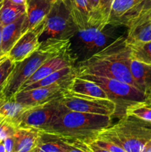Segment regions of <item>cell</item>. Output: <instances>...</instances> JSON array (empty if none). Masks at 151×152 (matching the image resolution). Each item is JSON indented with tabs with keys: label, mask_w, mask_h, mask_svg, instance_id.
Masks as SVG:
<instances>
[{
	"label": "cell",
	"mask_w": 151,
	"mask_h": 152,
	"mask_svg": "<svg viewBox=\"0 0 151 152\" xmlns=\"http://www.w3.org/2000/svg\"><path fill=\"white\" fill-rule=\"evenodd\" d=\"M121 27L108 24L102 29L94 27L78 29L70 39L71 49L78 62L89 59L123 35Z\"/></svg>",
	"instance_id": "cell-5"
},
{
	"label": "cell",
	"mask_w": 151,
	"mask_h": 152,
	"mask_svg": "<svg viewBox=\"0 0 151 152\" xmlns=\"http://www.w3.org/2000/svg\"><path fill=\"white\" fill-rule=\"evenodd\" d=\"M78 29L90 27L91 8L87 0H64Z\"/></svg>",
	"instance_id": "cell-18"
},
{
	"label": "cell",
	"mask_w": 151,
	"mask_h": 152,
	"mask_svg": "<svg viewBox=\"0 0 151 152\" xmlns=\"http://www.w3.org/2000/svg\"><path fill=\"white\" fill-rule=\"evenodd\" d=\"M15 65L16 63L12 62L8 56L0 64V94L2 91L9 76L14 68Z\"/></svg>",
	"instance_id": "cell-27"
},
{
	"label": "cell",
	"mask_w": 151,
	"mask_h": 152,
	"mask_svg": "<svg viewBox=\"0 0 151 152\" xmlns=\"http://www.w3.org/2000/svg\"><path fill=\"white\" fill-rule=\"evenodd\" d=\"M148 41H151V10L127 28L126 34V42L128 45Z\"/></svg>",
	"instance_id": "cell-15"
},
{
	"label": "cell",
	"mask_w": 151,
	"mask_h": 152,
	"mask_svg": "<svg viewBox=\"0 0 151 152\" xmlns=\"http://www.w3.org/2000/svg\"><path fill=\"white\" fill-rule=\"evenodd\" d=\"M0 152H6L3 141H0Z\"/></svg>",
	"instance_id": "cell-37"
},
{
	"label": "cell",
	"mask_w": 151,
	"mask_h": 152,
	"mask_svg": "<svg viewBox=\"0 0 151 152\" xmlns=\"http://www.w3.org/2000/svg\"><path fill=\"white\" fill-rule=\"evenodd\" d=\"M78 77L94 82L101 86L107 95L108 99L113 101L116 105L115 116L118 118L125 114V110L129 105L146 100V94L143 91L124 82L90 74L78 75Z\"/></svg>",
	"instance_id": "cell-6"
},
{
	"label": "cell",
	"mask_w": 151,
	"mask_h": 152,
	"mask_svg": "<svg viewBox=\"0 0 151 152\" xmlns=\"http://www.w3.org/2000/svg\"><path fill=\"white\" fill-rule=\"evenodd\" d=\"M6 152H13L14 149V139L13 137H8L3 140Z\"/></svg>",
	"instance_id": "cell-32"
},
{
	"label": "cell",
	"mask_w": 151,
	"mask_h": 152,
	"mask_svg": "<svg viewBox=\"0 0 151 152\" xmlns=\"http://www.w3.org/2000/svg\"><path fill=\"white\" fill-rule=\"evenodd\" d=\"M60 102L69 111L112 117L116 112V105L110 99L70 93L68 91L60 99Z\"/></svg>",
	"instance_id": "cell-9"
},
{
	"label": "cell",
	"mask_w": 151,
	"mask_h": 152,
	"mask_svg": "<svg viewBox=\"0 0 151 152\" xmlns=\"http://www.w3.org/2000/svg\"><path fill=\"white\" fill-rule=\"evenodd\" d=\"M71 81L61 84H53L46 87L22 90L12 99L27 107L42 105L65 96Z\"/></svg>",
	"instance_id": "cell-11"
},
{
	"label": "cell",
	"mask_w": 151,
	"mask_h": 152,
	"mask_svg": "<svg viewBox=\"0 0 151 152\" xmlns=\"http://www.w3.org/2000/svg\"><path fill=\"white\" fill-rule=\"evenodd\" d=\"M131 59L126 35H121L89 59L77 62V76L90 74L107 77L136 87L130 71Z\"/></svg>",
	"instance_id": "cell-1"
},
{
	"label": "cell",
	"mask_w": 151,
	"mask_h": 152,
	"mask_svg": "<svg viewBox=\"0 0 151 152\" xmlns=\"http://www.w3.org/2000/svg\"><path fill=\"white\" fill-rule=\"evenodd\" d=\"M78 62L76 56L73 52L71 49V45L70 47L65 49L61 54L52 58L50 60L46 62L45 63L43 64L25 83L20 90L25 88L30 85L33 84L34 83L39 81L42 80L44 77L50 75L56 71H59L64 68H66L68 66H73Z\"/></svg>",
	"instance_id": "cell-13"
},
{
	"label": "cell",
	"mask_w": 151,
	"mask_h": 152,
	"mask_svg": "<svg viewBox=\"0 0 151 152\" xmlns=\"http://www.w3.org/2000/svg\"><path fill=\"white\" fill-rule=\"evenodd\" d=\"M93 142H95L96 145H99L101 148H104V149L107 150V151L110 152H126L121 147H119L118 145H115V144L111 142H108V141L102 140L99 139L95 140Z\"/></svg>",
	"instance_id": "cell-29"
},
{
	"label": "cell",
	"mask_w": 151,
	"mask_h": 152,
	"mask_svg": "<svg viewBox=\"0 0 151 152\" xmlns=\"http://www.w3.org/2000/svg\"><path fill=\"white\" fill-rule=\"evenodd\" d=\"M16 129L17 128L13 123L4 119L0 123V141H3L5 138L13 136Z\"/></svg>",
	"instance_id": "cell-28"
},
{
	"label": "cell",
	"mask_w": 151,
	"mask_h": 152,
	"mask_svg": "<svg viewBox=\"0 0 151 152\" xmlns=\"http://www.w3.org/2000/svg\"><path fill=\"white\" fill-rule=\"evenodd\" d=\"M26 19V13L12 23L2 28L1 31V51L7 54L19 39L24 34L23 28Z\"/></svg>",
	"instance_id": "cell-16"
},
{
	"label": "cell",
	"mask_w": 151,
	"mask_h": 152,
	"mask_svg": "<svg viewBox=\"0 0 151 152\" xmlns=\"http://www.w3.org/2000/svg\"><path fill=\"white\" fill-rule=\"evenodd\" d=\"M14 3L19 4H25V0H11Z\"/></svg>",
	"instance_id": "cell-38"
},
{
	"label": "cell",
	"mask_w": 151,
	"mask_h": 152,
	"mask_svg": "<svg viewBox=\"0 0 151 152\" xmlns=\"http://www.w3.org/2000/svg\"><path fill=\"white\" fill-rule=\"evenodd\" d=\"M31 152H33V151H31Z\"/></svg>",
	"instance_id": "cell-41"
},
{
	"label": "cell",
	"mask_w": 151,
	"mask_h": 152,
	"mask_svg": "<svg viewBox=\"0 0 151 152\" xmlns=\"http://www.w3.org/2000/svg\"><path fill=\"white\" fill-rule=\"evenodd\" d=\"M145 102L151 106V92L146 94V100H145Z\"/></svg>",
	"instance_id": "cell-35"
},
{
	"label": "cell",
	"mask_w": 151,
	"mask_h": 152,
	"mask_svg": "<svg viewBox=\"0 0 151 152\" xmlns=\"http://www.w3.org/2000/svg\"><path fill=\"white\" fill-rule=\"evenodd\" d=\"M2 28L3 27L1 26V25H0V56H3V55H4V53H2V51H1V31H2Z\"/></svg>",
	"instance_id": "cell-36"
},
{
	"label": "cell",
	"mask_w": 151,
	"mask_h": 152,
	"mask_svg": "<svg viewBox=\"0 0 151 152\" xmlns=\"http://www.w3.org/2000/svg\"><path fill=\"white\" fill-rule=\"evenodd\" d=\"M128 45L132 59L151 65V41L133 43Z\"/></svg>",
	"instance_id": "cell-24"
},
{
	"label": "cell",
	"mask_w": 151,
	"mask_h": 152,
	"mask_svg": "<svg viewBox=\"0 0 151 152\" xmlns=\"http://www.w3.org/2000/svg\"><path fill=\"white\" fill-rule=\"evenodd\" d=\"M68 152H88L87 151H85V150H83L81 149V148H78V147H76L74 146V145H73L72 148H71V149Z\"/></svg>",
	"instance_id": "cell-34"
},
{
	"label": "cell",
	"mask_w": 151,
	"mask_h": 152,
	"mask_svg": "<svg viewBox=\"0 0 151 152\" xmlns=\"http://www.w3.org/2000/svg\"><path fill=\"white\" fill-rule=\"evenodd\" d=\"M96 139L113 142L126 152H141L151 140V122L124 114L116 123L102 131Z\"/></svg>",
	"instance_id": "cell-4"
},
{
	"label": "cell",
	"mask_w": 151,
	"mask_h": 152,
	"mask_svg": "<svg viewBox=\"0 0 151 152\" xmlns=\"http://www.w3.org/2000/svg\"><path fill=\"white\" fill-rule=\"evenodd\" d=\"M71 145H74L76 147H78L79 148H81L83 150H85V151L88 152H110L99 147V145H97L93 142L87 144L83 143V142H76V143H73Z\"/></svg>",
	"instance_id": "cell-30"
},
{
	"label": "cell",
	"mask_w": 151,
	"mask_h": 152,
	"mask_svg": "<svg viewBox=\"0 0 151 152\" xmlns=\"http://www.w3.org/2000/svg\"><path fill=\"white\" fill-rule=\"evenodd\" d=\"M7 57V54H4L3 55V56H0V64H1V62H2Z\"/></svg>",
	"instance_id": "cell-39"
},
{
	"label": "cell",
	"mask_w": 151,
	"mask_h": 152,
	"mask_svg": "<svg viewBox=\"0 0 151 152\" xmlns=\"http://www.w3.org/2000/svg\"><path fill=\"white\" fill-rule=\"evenodd\" d=\"M112 116L69 111L67 108L41 132L55 135L68 143H90L102 131L112 126Z\"/></svg>",
	"instance_id": "cell-2"
},
{
	"label": "cell",
	"mask_w": 151,
	"mask_h": 152,
	"mask_svg": "<svg viewBox=\"0 0 151 152\" xmlns=\"http://www.w3.org/2000/svg\"><path fill=\"white\" fill-rule=\"evenodd\" d=\"M73 145L55 135L41 132L33 152H68Z\"/></svg>",
	"instance_id": "cell-22"
},
{
	"label": "cell",
	"mask_w": 151,
	"mask_h": 152,
	"mask_svg": "<svg viewBox=\"0 0 151 152\" xmlns=\"http://www.w3.org/2000/svg\"><path fill=\"white\" fill-rule=\"evenodd\" d=\"M141 152H151V140L148 141L142 148Z\"/></svg>",
	"instance_id": "cell-33"
},
{
	"label": "cell",
	"mask_w": 151,
	"mask_h": 152,
	"mask_svg": "<svg viewBox=\"0 0 151 152\" xmlns=\"http://www.w3.org/2000/svg\"><path fill=\"white\" fill-rule=\"evenodd\" d=\"M113 1L114 0H99L97 28L102 29L104 27L108 25Z\"/></svg>",
	"instance_id": "cell-26"
},
{
	"label": "cell",
	"mask_w": 151,
	"mask_h": 152,
	"mask_svg": "<svg viewBox=\"0 0 151 152\" xmlns=\"http://www.w3.org/2000/svg\"><path fill=\"white\" fill-rule=\"evenodd\" d=\"M41 132L36 129L19 128L13 135V152H31L38 144Z\"/></svg>",
	"instance_id": "cell-17"
},
{
	"label": "cell",
	"mask_w": 151,
	"mask_h": 152,
	"mask_svg": "<svg viewBox=\"0 0 151 152\" xmlns=\"http://www.w3.org/2000/svg\"><path fill=\"white\" fill-rule=\"evenodd\" d=\"M91 8L92 16L90 22V27L97 28L98 20V10H99V0H87Z\"/></svg>",
	"instance_id": "cell-31"
},
{
	"label": "cell",
	"mask_w": 151,
	"mask_h": 152,
	"mask_svg": "<svg viewBox=\"0 0 151 152\" xmlns=\"http://www.w3.org/2000/svg\"><path fill=\"white\" fill-rule=\"evenodd\" d=\"M78 30L65 1L55 0L46 16L45 28L40 40L41 42L47 39H70Z\"/></svg>",
	"instance_id": "cell-7"
},
{
	"label": "cell",
	"mask_w": 151,
	"mask_h": 152,
	"mask_svg": "<svg viewBox=\"0 0 151 152\" xmlns=\"http://www.w3.org/2000/svg\"><path fill=\"white\" fill-rule=\"evenodd\" d=\"M68 92L78 94L86 95L93 97L108 99L105 91L99 85L90 80L80 77H76L68 86Z\"/></svg>",
	"instance_id": "cell-20"
},
{
	"label": "cell",
	"mask_w": 151,
	"mask_h": 152,
	"mask_svg": "<svg viewBox=\"0 0 151 152\" xmlns=\"http://www.w3.org/2000/svg\"><path fill=\"white\" fill-rule=\"evenodd\" d=\"M71 45L70 39H47L41 42L39 48L28 58L16 62L13 71L0 94V99H11L19 91L24 83L43 65L61 54Z\"/></svg>",
	"instance_id": "cell-3"
},
{
	"label": "cell",
	"mask_w": 151,
	"mask_h": 152,
	"mask_svg": "<svg viewBox=\"0 0 151 152\" xmlns=\"http://www.w3.org/2000/svg\"><path fill=\"white\" fill-rule=\"evenodd\" d=\"M55 0H25L26 19L23 31L36 26L46 18Z\"/></svg>",
	"instance_id": "cell-14"
},
{
	"label": "cell",
	"mask_w": 151,
	"mask_h": 152,
	"mask_svg": "<svg viewBox=\"0 0 151 152\" xmlns=\"http://www.w3.org/2000/svg\"><path fill=\"white\" fill-rule=\"evenodd\" d=\"M125 114L151 122V106L146 102L134 103L126 108Z\"/></svg>",
	"instance_id": "cell-25"
},
{
	"label": "cell",
	"mask_w": 151,
	"mask_h": 152,
	"mask_svg": "<svg viewBox=\"0 0 151 152\" xmlns=\"http://www.w3.org/2000/svg\"><path fill=\"white\" fill-rule=\"evenodd\" d=\"M4 117H2V116H1V115H0V123H1V122L2 121V120H4Z\"/></svg>",
	"instance_id": "cell-40"
},
{
	"label": "cell",
	"mask_w": 151,
	"mask_h": 152,
	"mask_svg": "<svg viewBox=\"0 0 151 152\" xmlns=\"http://www.w3.org/2000/svg\"><path fill=\"white\" fill-rule=\"evenodd\" d=\"M77 75H78V72H77V68L76 65L68 66L53 73L50 75L44 77L42 80L36 82V83L30 85V86H28V87L22 89V90H28V89L36 88L40 87H46V86H51V85L53 84H58V83L61 84V83H68V82L72 81L76 77H77Z\"/></svg>",
	"instance_id": "cell-21"
},
{
	"label": "cell",
	"mask_w": 151,
	"mask_h": 152,
	"mask_svg": "<svg viewBox=\"0 0 151 152\" xmlns=\"http://www.w3.org/2000/svg\"><path fill=\"white\" fill-rule=\"evenodd\" d=\"M65 110L67 108L61 103L60 99L28 107L16 119L14 125L17 129H33L41 132Z\"/></svg>",
	"instance_id": "cell-8"
},
{
	"label": "cell",
	"mask_w": 151,
	"mask_h": 152,
	"mask_svg": "<svg viewBox=\"0 0 151 152\" xmlns=\"http://www.w3.org/2000/svg\"><path fill=\"white\" fill-rule=\"evenodd\" d=\"M46 18L36 26L28 30L19 39L7 53L9 59L13 62H19L28 58L39 48L40 37L45 28Z\"/></svg>",
	"instance_id": "cell-12"
},
{
	"label": "cell",
	"mask_w": 151,
	"mask_h": 152,
	"mask_svg": "<svg viewBox=\"0 0 151 152\" xmlns=\"http://www.w3.org/2000/svg\"><path fill=\"white\" fill-rule=\"evenodd\" d=\"M26 13L25 4L14 3L11 0H0V25L12 23Z\"/></svg>",
	"instance_id": "cell-23"
},
{
	"label": "cell",
	"mask_w": 151,
	"mask_h": 152,
	"mask_svg": "<svg viewBox=\"0 0 151 152\" xmlns=\"http://www.w3.org/2000/svg\"><path fill=\"white\" fill-rule=\"evenodd\" d=\"M151 10V0H114L108 24L128 28Z\"/></svg>",
	"instance_id": "cell-10"
},
{
	"label": "cell",
	"mask_w": 151,
	"mask_h": 152,
	"mask_svg": "<svg viewBox=\"0 0 151 152\" xmlns=\"http://www.w3.org/2000/svg\"><path fill=\"white\" fill-rule=\"evenodd\" d=\"M130 71L136 87L145 94L151 92V65L131 59Z\"/></svg>",
	"instance_id": "cell-19"
}]
</instances>
